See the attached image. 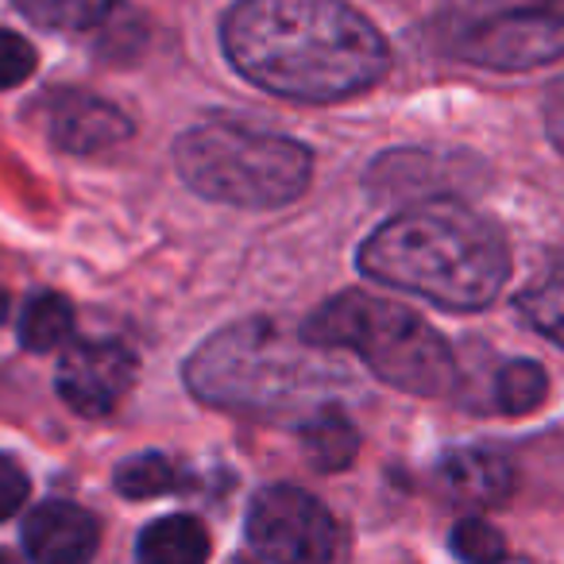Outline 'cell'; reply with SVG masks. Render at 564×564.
I'll use <instances>...</instances> for the list:
<instances>
[{
  "mask_svg": "<svg viewBox=\"0 0 564 564\" xmlns=\"http://www.w3.org/2000/svg\"><path fill=\"white\" fill-rule=\"evenodd\" d=\"M225 55L259 89L333 105L379 86L383 35L345 0H240L225 20Z\"/></svg>",
  "mask_w": 564,
  "mask_h": 564,
  "instance_id": "6da1fadb",
  "label": "cell"
},
{
  "mask_svg": "<svg viewBox=\"0 0 564 564\" xmlns=\"http://www.w3.org/2000/svg\"><path fill=\"white\" fill-rule=\"evenodd\" d=\"M360 271L445 310H484L510 274L502 232L448 197H433L379 225L360 243Z\"/></svg>",
  "mask_w": 564,
  "mask_h": 564,
  "instance_id": "7a4b0ae2",
  "label": "cell"
},
{
  "mask_svg": "<svg viewBox=\"0 0 564 564\" xmlns=\"http://www.w3.org/2000/svg\"><path fill=\"white\" fill-rule=\"evenodd\" d=\"M325 352L271 317H248L189 356L186 387L217 410L256 417H291L302 410L310 417L348 383L345 364Z\"/></svg>",
  "mask_w": 564,
  "mask_h": 564,
  "instance_id": "3957f363",
  "label": "cell"
},
{
  "mask_svg": "<svg viewBox=\"0 0 564 564\" xmlns=\"http://www.w3.org/2000/svg\"><path fill=\"white\" fill-rule=\"evenodd\" d=\"M302 337L310 345L356 352L376 371V379L422 399L445 394L456 379V356L448 340L406 306L368 291H345L329 299L302 325Z\"/></svg>",
  "mask_w": 564,
  "mask_h": 564,
  "instance_id": "277c9868",
  "label": "cell"
},
{
  "mask_svg": "<svg viewBox=\"0 0 564 564\" xmlns=\"http://www.w3.org/2000/svg\"><path fill=\"white\" fill-rule=\"evenodd\" d=\"M174 166L194 194L236 209L291 205L314 174V155L302 143L243 124H197L174 143Z\"/></svg>",
  "mask_w": 564,
  "mask_h": 564,
  "instance_id": "5b68a950",
  "label": "cell"
},
{
  "mask_svg": "<svg viewBox=\"0 0 564 564\" xmlns=\"http://www.w3.org/2000/svg\"><path fill=\"white\" fill-rule=\"evenodd\" d=\"M437 40L484 70H533L564 58V0H441Z\"/></svg>",
  "mask_w": 564,
  "mask_h": 564,
  "instance_id": "8992f818",
  "label": "cell"
},
{
  "mask_svg": "<svg viewBox=\"0 0 564 564\" xmlns=\"http://www.w3.org/2000/svg\"><path fill=\"white\" fill-rule=\"evenodd\" d=\"M248 541L263 561L317 564L337 556V522L310 491L274 484L251 499Z\"/></svg>",
  "mask_w": 564,
  "mask_h": 564,
  "instance_id": "52a82bcc",
  "label": "cell"
},
{
  "mask_svg": "<svg viewBox=\"0 0 564 564\" xmlns=\"http://www.w3.org/2000/svg\"><path fill=\"white\" fill-rule=\"evenodd\" d=\"M135 371L140 364L132 348H124L120 340H82L63 352L55 383L70 410L86 417H105L132 391Z\"/></svg>",
  "mask_w": 564,
  "mask_h": 564,
  "instance_id": "ba28073f",
  "label": "cell"
},
{
  "mask_svg": "<svg viewBox=\"0 0 564 564\" xmlns=\"http://www.w3.org/2000/svg\"><path fill=\"white\" fill-rule=\"evenodd\" d=\"M132 135V120L94 94H58L51 101V140L70 155H101Z\"/></svg>",
  "mask_w": 564,
  "mask_h": 564,
  "instance_id": "9c48e42d",
  "label": "cell"
},
{
  "mask_svg": "<svg viewBox=\"0 0 564 564\" xmlns=\"http://www.w3.org/2000/svg\"><path fill=\"white\" fill-rule=\"evenodd\" d=\"M101 525L74 502H40L24 522V549L40 564H78L97 553Z\"/></svg>",
  "mask_w": 564,
  "mask_h": 564,
  "instance_id": "30bf717a",
  "label": "cell"
},
{
  "mask_svg": "<svg viewBox=\"0 0 564 564\" xmlns=\"http://www.w3.org/2000/svg\"><path fill=\"white\" fill-rule=\"evenodd\" d=\"M437 484L456 507L491 510L510 499L514 471L502 456L487 453V448H453L437 464Z\"/></svg>",
  "mask_w": 564,
  "mask_h": 564,
  "instance_id": "8fae6325",
  "label": "cell"
},
{
  "mask_svg": "<svg viewBox=\"0 0 564 564\" xmlns=\"http://www.w3.org/2000/svg\"><path fill=\"white\" fill-rule=\"evenodd\" d=\"M135 553L143 564H202L209 556V533L197 518L171 514L140 533Z\"/></svg>",
  "mask_w": 564,
  "mask_h": 564,
  "instance_id": "7c38bea8",
  "label": "cell"
},
{
  "mask_svg": "<svg viewBox=\"0 0 564 564\" xmlns=\"http://www.w3.org/2000/svg\"><path fill=\"white\" fill-rule=\"evenodd\" d=\"M302 448L317 471H340L356 460L360 437L337 406H322L302 422Z\"/></svg>",
  "mask_w": 564,
  "mask_h": 564,
  "instance_id": "4fadbf2b",
  "label": "cell"
},
{
  "mask_svg": "<svg viewBox=\"0 0 564 564\" xmlns=\"http://www.w3.org/2000/svg\"><path fill=\"white\" fill-rule=\"evenodd\" d=\"M74 333V306L63 294H40L28 302L24 317H20V340L32 352H55L70 340Z\"/></svg>",
  "mask_w": 564,
  "mask_h": 564,
  "instance_id": "5bb4252c",
  "label": "cell"
},
{
  "mask_svg": "<svg viewBox=\"0 0 564 564\" xmlns=\"http://www.w3.org/2000/svg\"><path fill=\"white\" fill-rule=\"evenodd\" d=\"M117 4L120 0H17V9L32 24L51 28V32H86V28H97L101 20L112 17Z\"/></svg>",
  "mask_w": 564,
  "mask_h": 564,
  "instance_id": "9a60e30c",
  "label": "cell"
},
{
  "mask_svg": "<svg viewBox=\"0 0 564 564\" xmlns=\"http://www.w3.org/2000/svg\"><path fill=\"white\" fill-rule=\"evenodd\" d=\"M518 310H522L530 329H538L541 337L564 348V267L549 271L541 282H533L530 291H522Z\"/></svg>",
  "mask_w": 564,
  "mask_h": 564,
  "instance_id": "2e32d148",
  "label": "cell"
},
{
  "mask_svg": "<svg viewBox=\"0 0 564 564\" xmlns=\"http://www.w3.org/2000/svg\"><path fill=\"white\" fill-rule=\"evenodd\" d=\"M174 487H182V476L174 460H166L163 453L128 456L117 468V491L124 499H155V495H166Z\"/></svg>",
  "mask_w": 564,
  "mask_h": 564,
  "instance_id": "e0dca14e",
  "label": "cell"
},
{
  "mask_svg": "<svg viewBox=\"0 0 564 564\" xmlns=\"http://www.w3.org/2000/svg\"><path fill=\"white\" fill-rule=\"evenodd\" d=\"M549 394V379L545 368L533 360H514L499 371L495 379V402H499L502 414H530L545 402Z\"/></svg>",
  "mask_w": 564,
  "mask_h": 564,
  "instance_id": "ac0fdd59",
  "label": "cell"
},
{
  "mask_svg": "<svg viewBox=\"0 0 564 564\" xmlns=\"http://www.w3.org/2000/svg\"><path fill=\"white\" fill-rule=\"evenodd\" d=\"M453 553L460 561H499L507 553V541L495 525L479 522V518H464L460 525L453 530Z\"/></svg>",
  "mask_w": 564,
  "mask_h": 564,
  "instance_id": "d6986e66",
  "label": "cell"
},
{
  "mask_svg": "<svg viewBox=\"0 0 564 564\" xmlns=\"http://www.w3.org/2000/svg\"><path fill=\"white\" fill-rule=\"evenodd\" d=\"M35 74V47L17 32L0 28V89H12Z\"/></svg>",
  "mask_w": 564,
  "mask_h": 564,
  "instance_id": "ffe728a7",
  "label": "cell"
},
{
  "mask_svg": "<svg viewBox=\"0 0 564 564\" xmlns=\"http://www.w3.org/2000/svg\"><path fill=\"white\" fill-rule=\"evenodd\" d=\"M28 491H32V479H28V471L20 468L12 456L0 453V522H4V518H12L20 507H24Z\"/></svg>",
  "mask_w": 564,
  "mask_h": 564,
  "instance_id": "44dd1931",
  "label": "cell"
},
{
  "mask_svg": "<svg viewBox=\"0 0 564 564\" xmlns=\"http://www.w3.org/2000/svg\"><path fill=\"white\" fill-rule=\"evenodd\" d=\"M545 128H549V140L553 148L564 155V78L549 89V101H545Z\"/></svg>",
  "mask_w": 564,
  "mask_h": 564,
  "instance_id": "7402d4cb",
  "label": "cell"
},
{
  "mask_svg": "<svg viewBox=\"0 0 564 564\" xmlns=\"http://www.w3.org/2000/svg\"><path fill=\"white\" fill-rule=\"evenodd\" d=\"M4 310H9V299H4V291H0V322H4Z\"/></svg>",
  "mask_w": 564,
  "mask_h": 564,
  "instance_id": "603a6c76",
  "label": "cell"
}]
</instances>
